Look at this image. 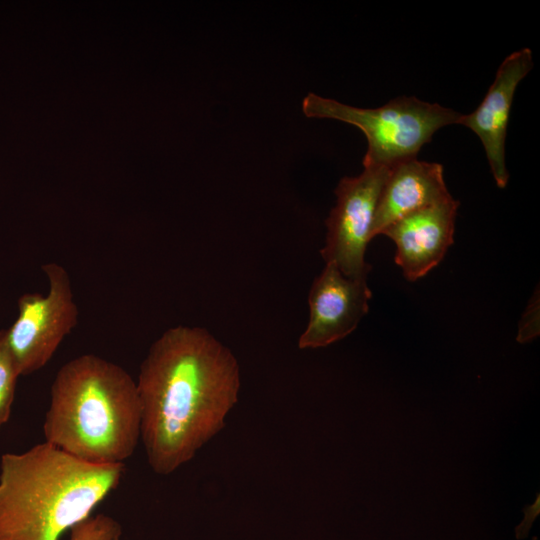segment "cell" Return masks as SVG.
Segmentation results:
<instances>
[{
  "instance_id": "cell-5",
  "label": "cell",
  "mask_w": 540,
  "mask_h": 540,
  "mask_svg": "<svg viewBox=\"0 0 540 540\" xmlns=\"http://www.w3.org/2000/svg\"><path fill=\"white\" fill-rule=\"evenodd\" d=\"M42 270L48 280V292L23 294L18 300L17 318L6 329L7 343L20 376L44 367L78 321L66 269L50 262Z\"/></svg>"
},
{
  "instance_id": "cell-11",
  "label": "cell",
  "mask_w": 540,
  "mask_h": 540,
  "mask_svg": "<svg viewBox=\"0 0 540 540\" xmlns=\"http://www.w3.org/2000/svg\"><path fill=\"white\" fill-rule=\"evenodd\" d=\"M19 376V370L7 343L6 329H3L0 331V428L10 418Z\"/></svg>"
},
{
  "instance_id": "cell-2",
  "label": "cell",
  "mask_w": 540,
  "mask_h": 540,
  "mask_svg": "<svg viewBox=\"0 0 540 540\" xmlns=\"http://www.w3.org/2000/svg\"><path fill=\"white\" fill-rule=\"evenodd\" d=\"M124 463L95 464L43 442L0 459V540H60L121 482Z\"/></svg>"
},
{
  "instance_id": "cell-1",
  "label": "cell",
  "mask_w": 540,
  "mask_h": 540,
  "mask_svg": "<svg viewBox=\"0 0 540 540\" xmlns=\"http://www.w3.org/2000/svg\"><path fill=\"white\" fill-rule=\"evenodd\" d=\"M136 386L148 464L169 475L224 428L238 401L240 367L208 330L178 325L153 342Z\"/></svg>"
},
{
  "instance_id": "cell-8",
  "label": "cell",
  "mask_w": 540,
  "mask_h": 540,
  "mask_svg": "<svg viewBox=\"0 0 540 540\" xmlns=\"http://www.w3.org/2000/svg\"><path fill=\"white\" fill-rule=\"evenodd\" d=\"M459 202L451 197L395 221L382 234L396 244L395 262L416 281L437 266L453 244Z\"/></svg>"
},
{
  "instance_id": "cell-7",
  "label": "cell",
  "mask_w": 540,
  "mask_h": 540,
  "mask_svg": "<svg viewBox=\"0 0 540 540\" xmlns=\"http://www.w3.org/2000/svg\"><path fill=\"white\" fill-rule=\"evenodd\" d=\"M371 297L367 278L347 277L335 264L326 263L312 283L309 321L298 347H325L352 333L368 312Z\"/></svg>"
},
{
  "instance_id": "cell-6",
  "label": "cell",
  "mask_w": 540,
  "mask_h": 540,
  "mask_svg": "<svg viewBox=\"0 0 540 540\" xmlns=\"http://www.w3.org/2000/svg\"><path fill=\"white\" fill-rule=\"evenodd\" d=\"M390 169L366 166L356 177H344L335 189L336 204L326 220L321 255L347 277L367 278L366 247L372 239L377 202Z\"/></svg>"
},
{
  "instance_id": "cell-9",
  "label": "cell",
  "mask_w": 540,
  "mask_h": 540,
  "mask_svg": "<svg viewBox=\"0 0 540 540\" xmlns=\"http://www.w3.org/2000/svg\"><path fill=\"white\" fill-rule=\"evenodd\" d=\"M532 66V52L529 48L507 56L499 66L481 104L472 113L462 115L459 123L479 137L499 188H505L509 179L505 162V140L514 93Z\"/></svg>"
},
{
  "instance_id": "cell-12",
  "label": "cell",
  "mask_w": 540,
  "mask_h": 540,
  "mask_svg": "<svg viewBox=\"0 0 540 540\" xmlns=\"http://www.w3.org/2000/svg\"><path fill=\"white\" fill-rule=\"evenodd\" d=\"M525 518L519 526L516 528V536L518 539H522L527 536L529 529L538 516L540 511V496L537 494L536 500L533 504L527 505L524 509Z\"/></svg>"
},
{
  "instance_id": "cell-10",
  "label": "cell",
  "mask_w": 540,
  "mask_h": 540,
  "mask_svg": "<svg viewBox=\"0 0 540 540\" xmlns=\"http://www.w3.org/2000/svg\"><path fill=\"white\" fill-rule=\"evenodd\" d=\"M439 163L411 158L390 168L372 225V238L395 221L422 208L450 199Z\"/></svg>"
},
{
  "instance_id": "cell-3",
  "label": "cell",
  "mask_w": 540,
  "mask_h": 540,
  "mask_svg": "<svg viewBox=\"0 0 540 540\" xmlns=\"http://www.w3.org/2000/svg\"><path fill=\"white\" fill-rule=\"evenodd\" d=\"M43 434L45 442L80 460L124 463L141 437L136 381L97 355L71 359L52 382Z\"/></svg>"
},
{
  "instance_id": "cell-4",
  "label": "cell",
  "mask_w": 540,
  "mask_h": 540,
  "mask_svg": "<svg viewBox=\"0 0 540 540\" xmlns=\"http://www.w3.org/2000/svg\"><path fill=\"white\" fill-rule=\"evenodd\" d=\"M307 117L340 120L358 127L366 136L363 166L392 168L416 158L440 128L459 124L463 114L416 97L401 96L378 108H357L309 93L302 101Z\"/></svg>"
}]
</instances>
